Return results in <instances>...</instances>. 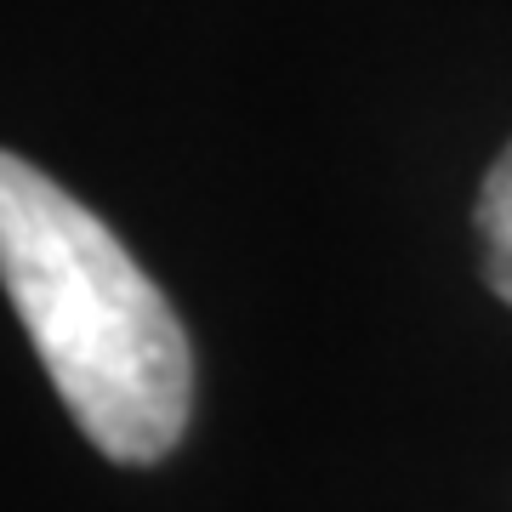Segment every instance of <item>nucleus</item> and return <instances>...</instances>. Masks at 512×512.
<instances>
[{
	"label": "nucleus",
	"mask_w": 512,
	"mask_h": 512,
	"mask_svg": "<svg viewBox=\"0 0 512 512\" xmlns=\"http://www.w3.org/2000/svg\"><path fill=\"white\" fill-rule=\"evenodd\" d=\"M0 279L80 433L120 467L171 456L194 410L188 330L109 222L23 154L0 160Z\"/></svg>",
	"instance_id": "f257e3e1"
},
{
	"label": "nucleus",
	"mask_w": 512,
	"mask_h": 512,
	"mask_svg": "<svg viewBox=\"0 0 512 512\" xmlns=\"http://www.w3.org/2000/svg\"><path fill=\"white\" fill-rule=\"evenodd\" d=\"M478 245H484V279L501 302H512V143L495 154L484 194H478Z\"/></svg>",
	"instance_id": "f03ea898"
}]
</instances>
